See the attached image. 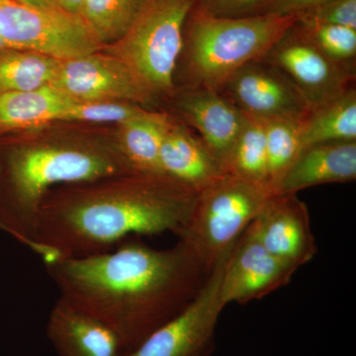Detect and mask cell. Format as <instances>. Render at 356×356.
<instances>
[{
    "instance_id": "cell-7",
    "label": "cell",
    "mask_w": 356,
    "mask_h": 356,
    "mask_svg": "<svg viewBox=\"0 0 356 356\" xmlns=\"http://www.w3.org/2000/svg\"><path fill=\"white\" fill-rule=\"evenodd\" d=\"M31 51L64 60L102 50L79 16L13 0L0 3V51Z\"/></svg>"
},
{
    "instance_id": "cell-3",
    "label": "cell",
    "mask_w": 356,
    "mask_h": 356,
    "mask_svg": "<svg viewBox=\"0 0 356 356\" xmlns=\"http://www.w3.org/2000/svg\"><path fill=\"white\" fill-rule=\"evenodd\" d=\"M0 152V231L41 257L55 261L37 243L40 205L58 185L83 184L135 172L118 146L84 140H20Z\"/></svg>"
},
{
    "instance_id": "cell-28",
    "label": "cell",
    "mask_w": 356,
    "mask_h": 356,
    "mask_svg": "<svg viewBox=\"0 0 356 356\" xmlns=\"http://www.w3.org/2000/svg\"><path fill=\"white\" fill-rule=\"evenodd\" d=\"M266 0H197L196 10L214 17L238 18L259 14Z\"/></svg>"
},
{
    "instance_id": "cell-17",
    "label": "cell",
    "mask_w": 356,
    "mask_h": 356,
    "mask_svg": "<svg viewBox=\"0 0 356 356\" xmlns=\"http://www.w3.org/2000/svg\"><path fill=\"white\" fill-rule=\"evenodd\" d=\"M159 165L197 193L226 173L197 134L172 120L161 143Z\"/></svg>"
},
{
    "instance_id": "cell-5",
    "label": "cell",
    "mask_w": 356,
    "mask_h": 356,
    "mask_svg": "<svg viewBox=\"0 0 356 356\" xmlns=\"http://www.w3.org/2000/svg\"><path fill=\"white\" fill-rule=\"evenodd\" d=\"M196 3L197 0H146L124 36L102 50L127 65L154 98L172 96L185 26Z\"/></svg>"
},
{
    "instance_id": "cell-8",
    "label": "cell",
    "mask_w": 356,
    "mask_h": 356,
    "mask_svg": "<svg viewBox=\"0 0 356 356\" xmlns=\"http://www.w3.org/2000/svg\"><path fill=\"white\" fill-rule=\"evenodd\" d=\"M229 254L211 271L196 298L179 315L126 356H212L218 322L225 309L220 300V284Z\"/></svg>"
},
{
    "instance_id": "cell-22",
    "label": "cell",
    "mask_w": 356,
    "mask_h": 356,
    "mask_svg": "<svg viewBox=\"0 0 356 356\" xmlns=\"http://www.w3.org/2000/svg\"><path fill=\"white\" fill-rule=\"evenodd\" d=\"M146 0H84L79 17L102 48L116 43L133 24Z\"/></svg>"
},
{
    "instance_id": "cell-20",
    "label": "cell",
    "mask_w": 356,
    "mask_h": 356,
    "mask_svg": "<svg viewBox=\"0 0 356 356\" xmlns=\"http://www.w3.org/2000/svg\"><path fill=\"white\" fill-rule=\"evenodd\" d=\"M170 122L168 114L147 110L119 125L117 146L135 172L163 173L159 165V151Z\"/></svg>"
},
{
    "instance_id": "cell-32",
    "label": "cell",
    "mask_w": 356,
    "mask_h": 356,
    "mask_svg": "<svg viewBox=\"0 0 356 356\" xmlns=\"http://www.w3.org/2000/svg\"><path fill=\"white\" fill-rule=\"evenodd\" d=\"M7 1V0H0V3H3V2Z\"/></svg>"
},
{
    "instance_id": "cell-18",
    "label": "cell",
    "mask_w": 356,
    "mask_h": 356,
    "mask_svg": "<svg viewBox=\"0 0 356 356\" xmlns=\"http://www.w3.org/2000/svg\"><path fill=\"white\" fill-rule=\"evenodd\" d=\"M77 100L53 86L0 92V133L60 120Z\"/></svg>"
},
{
    "instance_id": "cell-15",
    "label": "cell",
    "mask_w": 356,
    "mask_h": 356,
    "mask_svg": "<svg viewBox=\"0 0 356 356\" xmlns=\"http://www.w3.org/2000/svg\"><path fill=\"white\" fill-rule=\"evenodd\" d=\"M58 356H126L120 337L106 325L58 298L47 323Z\"/></svg>"
},
{
    "instance_id": "cell-16",
    "label": "cell",
    "mask_w": 356,
    "mask_h": 356,
    "mask_svg": "<svg viewBox=\"0 0 356 356\" xmlns=\"http://www.w3.org/2000/svg\"><path fill=\"white\" fill-rule=\"evenodd\" d=\"M355 179L356 140L325 143L300 152L275 193L297 194L318 185L346 184Z\"/></svg>"
},
{
    "instance_id": "cell-31",
    "label": "cell",
    "mask_w": 356,
    "mask_h": 356,
    "mask_svg": "<svg viewBox=\"0 0 356 356\" xmlns=\"http://www.w3.org/2000/svg\"><path fill=\"white\" fill-rule=\"evenodd\" d=\"M63 10L79 16L84 0H56Z\"/></svg>"
},
{
    "instance_id": "cell-9",
    "label": "cell",
    "mask_w": 356,
    "mask_h": 356,
    "mask_svg": "<svg viewBox=\"0 0 356 356\" xmlns=\"http://www.w3.org/2000/svg\"><path fill=\"white\" fill-rule=\"evenodd\" d=\"M289 79L311 109L355 88V65L325 55L295 24L264 58Z\"/></svg>"
},
{
    "instance_id": "cell-19",
    "label": "cell",
    "mask_w": 356,
    "mask_h": 356,
    "mask_svg": "<svg viewBox=\"0 0 356 356\" xmlns=\"http://www.w3.org/2000/svg\"><path fill=\"white\" fill-rule=\"evenodd\" d=\"M353 140H356L355 88L314 107L301 121V151L314 145Z\"/></svg>"
},
{
    "instance_id": "cell-26",
    "label": "cell",
    "mask_w": 356,
    "mask_h": 356,
    "mask_svg": "<svg viewBox=\"0 0 356 356\" xmlns=\"http://www.w3.org/2000/svg\"><path fill=\"white\" fill-rule=\"evenodd\" d=\"M142 105L127 102H76L58 121L120 124L147 111Z\"/></svg>"
},
{
    "instance_id": "cell-30",
    "label": "cell",
    "mask_w": 356,
    "mask_h": 356,
    "mask_svg": "<svg viewBox=\"0 0 356 356\" xmlns=\"http://www.w3.org/2000/svg\"><path fill=\"white\" fill-rule=\"evenodd\" d=\"M24 6L42 9H62L56 0H13Z\"/></svg>"
},
{
    "instance_id": "cell-1",
    "label": "cell",
    "mask_w": 356,
    "mask_h": 356,
    "mask_svg": "<svg viewBox=\"0 0 356 356\" xmlns=\"http://www.w3.org/2000/svg\"><path fill=\"white\" fill-rule=\"evenodd\" d=\"M44 266L60 298L109 327L127 353L179 315L211 273L180 238L168 250L123 241L108 252Z\"/></svg>"
},
{
    "instance_id": "cell-21",
    "label": "cell",
    "mask_w": 356,
    "mask_h": 356,
    "mask_svg": "<svg viewBox=\"0 0 356 356\" xmlns=\"http://www.w3.org/2000/svg\"><path fill=\"white\" fill-rule=\"evenodd\" d=\"M62 60L31 51H0V92L51 86Z\"/></svg>"
},
{
    "instance_id": "cell-11",
    "label": "cell",
    "mask_w": 356,
    "mask_h": 356,
    "mask_svg": "<svg viewBox=\"0 0 356 356\" xmlns=\"http://www.w3.org/2000/svg\"><path fill=\"white\" fill-rule=\"evenodd\" d=\"M218 91L243 113L262 120H301L311 110L291 81L264 58L236 70Z\"/></svg>"
},
{
    "instance_id": "cell-24",
    "label": "cell",
    "mask_w": 356,
    "mask_h": 356,
    "mask_svg": "<svg viewBox=\"0 0 356 356\" xmlns=\"http://www.w3.org/2000/svg\"><path fill=\"white\" fill-rule=\"evenodd\" d=\"M302 120L303 119L266 120L268 184L274 192L301 151L300 128Z\"/></svg>"
},
{
    "instance_id": "cell-13",
    "label": "cell",
    "mask_w": 356,
    "mask_h": 356,
    "mask_svg": "<svg viewBox=\"0 0 356 356\" xmlns=\"http://www.w3.org/2000/svg\"><path fill=\"white\" fill-rule=\"evenodd\" d=\"M247 229L274 257L297 269L317 254L310 213L297 194H273Z\"/></svg>"
},
{
    "instance_id": "cell-27",
    "label": "cell",
    "mask_w": 356,
    "mask_h": 356,
    "mask_svg": "<svg viewBox=\"0 0 356 356\" xmlns=\"http://www.w3.org/2000/svg\"><path fill=\"white\" fill-rule=\"evenodd\" d=\"M298 23L301 25H339L356 29V0H327L300 14Z\"/></svg>"
},
{
    "instance_id": "cell-14",
    "label": "cell",
    "mask_w": 356,
    "mask_h": 356,
    "mask_svg": "<svg viewBox=\"0 0 356 356\" xmlns=\"http://www.w3.org/2000/svg\"><path fill=\"white\" fill-rule=\"evenodd\" d=\"M185 122L196 131L222 170L226 172L245 114L216 89L187 88L177 102Z\"/></svg>"
},
{
    "instance_id": "cell-12",
    "label": "cell",
    "mask_w": 356,
    "mask_h": 356,
    "mask_svg": "<svg viewBox=\"0 0 356 356\" xmlns=\"http://www.w3.org/2000/svg\"><path fill=\"white\" fill-rule=\"evenodd\" d=\"M298 269L268 252L245 229L222 268L220 300L222 306L247 304L286 286Z\"/></svg>"
},
{
    "instance_id": "cell-4",
    "label": "cell",
    "mask_w": 356,
    "mask_h": 356,
    "mask_svg": "<svg viewBox=\"0 0 356 356\" xmlns=\"http://www.w3.org/2000/svg\"><path fill=\"white\" fill-rule=\"evenodd\" d=\"M298 15L214 17L193 10L185 26L187 88L216 89L243 65L261 60Z\"/></svg>"
},
{
    "instance_id": "cell-10",
    "label": "cell",
    "mask_w": 356,
    "mask_h": 356,
    "mask_svg": "<svg viewBox=\"0 0 356 356\" xmlns=\"http://www.w3.org/2000/svg\"><path fill=\"white\" fill-rule=\"evenodd\" d=\"M77 102L151 104L154 97L118 58L100 50L60 62L51 83Z\"/></svg>"
},
{
    "instance_id": "cell-23",
    "label": "cell",
    "mask_w": 356,
    "mask_h": 356,
    "mask_svg": "<svg viewBox=\"0 0 356 356\" xmlns=\"http://www.w3.org/2000/svg\"><path fill=\"white\" fill-rule=\"evenodd\" d=\"M226 173L269 185L266 120L245 114V123L229 154Z\"/></svg>"
},
{
    "instance_id": "cell-29",
    "label": "cell",
    "mask_w": 356,
    "mask_h": 356,
    "mask_svg": "<svg viewBox=\"0 0 356 356\" xmlns=\"http://www.w3.org/2000/svg\"><path fill=\"white\" fill-rule=\"evenodd\" d=\"M327 0H266L257 15H300Z\"/></svg>"
},
{
    "instance_id": "cell-6",
    "label": "cell",
    "mask_w": 356,
    "mask_h": 356,
    "mask_svg": "<svg viewBox=\"0 0 356 356\" xmlns=\"http://www.w3.org/2000/svg\"><path fill=\"white\" fill-rule=\"evenodd\" d=\"M273 194L269 185L224 173L198 192L191 216L177 236L193 248L211 273Z\"/></svg>"
},
{
    "instance_id": "cell-25",
    "label": "cell",
    "mask_w": 356,
    "mask_h": 356,
    "mask_svg": "<svg viewBox=\"0 0 356 356\" xmlns=\"http://www.w3.org/2000/svg\"><path fill=\"white\" fill-rule=\"evenodd\" d=\"M297 26L327 57L341 64L355 65L356 29L331 24L301 25L298 22Z\"/></svg>"
},
{
    "instance_id": "cell-2",
    "label": "cell",
    "mask_w": 356,
    "mask_h": 356,
    "mask_svg": "<svg viewBox=\"0 0 356 356\" xmlns=\"http://www.w3.org/2000/svg\"><path fill=\"white\" fill-rule=\"evenodd\" d=\"M197 195L165 173L132 172L64 185L42 201L36 241L56 261L108 252L133 234L177 235Z\"/></svg>"
}]
</instances>
